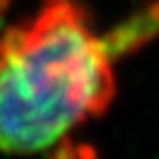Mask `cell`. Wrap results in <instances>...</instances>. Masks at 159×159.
<instances>
[{"label":"cell","instance_id":"6da1fadb","mask_svg":"<svg viewBox=\"0 0 159 159\" xmlns=\"http://www.w3.org/2000/svg\"><path fill=\"white\" fill-rule=\"evenodd\" d=\"M113 96L109 48L77 0H44L0 33V152H48L104 115Z\"/></svg>","mask_w":159,"mask_h":159},{"label":"cell","instance_id":"7a4b0ae2","mask_svg":"<svg viewBox=\"0 0 159 159\" xmlns=\"http://www.w3.org/2000/svg\"><path fill=\"white\" fill-rule=\"evenodd\" d=\"M8 4H10V0H0V16H2V14L6 12V8H8Z\"/></svg>","mask_w":159,"mask_h":159}]
</instances>
